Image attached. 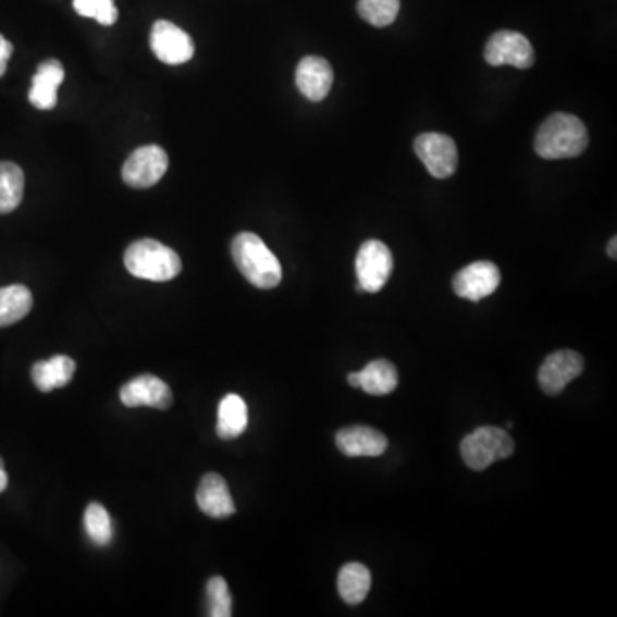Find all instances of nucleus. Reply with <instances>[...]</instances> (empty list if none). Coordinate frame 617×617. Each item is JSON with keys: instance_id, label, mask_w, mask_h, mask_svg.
<instances>
[{"instance_id": "nucleus-1", "label": "nucleus", "mask_w": 617, "mask_h": 617, "mask_svg": "<svg viewBox=\"0 0 617 617\" xmlns=\"http://www.w3.org/2000/svg\"><path fill=\"white\" fill-rule=\"evenodd\" d=\"M589 146V133L580 119L571 113H553L535 137L536 155L545 160H563L583 153Z\"/></svg>"}, {"instance_id": "nucleus-2", "label": "nucleus", "mask_w": 617, "mask_h": 617, "mask_svg": "<svg viewBox=\"0 0 617 617\" xmlns=\"http://www.w3.org/2000/svg\"><path fill=\"white\" fill-rule=\"evenodd\" d=\"M232 258L247 282L262 291L279 287L283 271L279 258L268 249L261 237L243 232L232 243Z\"/></svg>"}, {"instance_id": "nucleus-3", "label": "nucleus", "mask_w": 617, "mask_h": 617, "mask_svg": "<svg viewBox=\"0 0 617 617\" xmlns=\"http://www.w3.org/2000/svg\"><path fill=\"white\" fill-rule=\"evenodd\" d=\"M124 264L136 279L169 282L182 271L177 252L153 238H141L125 250Z\"/></svg>"}, {"instance_id": "nucleus-4", "label": "nucleus", "mask_w": 617, "mask_h": 617, "mask_svg": "<svg viewBox=\"0 0 617 617\" xmlns=\"http://www.w3.org/2000/svg\"><path fill=\"white\" fill-rule=\"evenodd\" d=\"M461 456L468 468L482 472L494 461L505 460L515 452L508 432L497 428H479L470 432L460 444Z\"/></svg>"}, {"instance_id": "nucleus-5", "label": "nucleus", "mask_w": 617, "mask_h": 617, "mask_svg": "<svg viewBox=\"0 0 617 617\" xmlns=\"http://www.w3.org/2000/svg\"><path fill=\"white\" fill-rule=\"evenodd\" d=\"M359 292L375 294L386 285L393 273V255L381 240H368L360 246L356 259Z\"/></svg>"}, {"instance_id": "nucleus-6", "label": "nucleus", "mask_w": 617, "mask_h": 617, "mask_svg": "<svg viewBox=\"0 0 617 617\" xmlns=\"http://www.w3.org/2000/svg\"><path fill=\"white\" fill-rule=\"evenodd\" d=\"M169 169V155L157 145L137 148L122 169V178L134 189H148L160 182Z\"/></svg>"}, {"instance_id": "nucleus-7", "label": "nucleus", "mask_w": 617, "mask_h": 617, "mask_svg": "<svg viewBox=\"0 0 617 617\" xmlns=\"http://www.w3.org/2000/svg\"><path fill=\"white\" fill-rule=\"evenodd\" d=\"M484 57L488 64L494 67L513 65L517 69H530L535 62V52L529 38L509 29L494 33L493 37L489 38Z\"/></svg>"}, {"instance_id": "nucleus-8", "label": "nucleus", "mask_w": 617, "mask_h": 617, "mask_svg": "<svg viewBox=\"0 0 617 617\" xmlns=\"http://www.w3.org/2000/svg\"><path fill=\"white\" fill-rule=\"evenodd\" d=\"M416 153L432 177H452L458 166V150L455 141L446 134H420L416 139Z\"/></svg>"}, {"instance_id": "nucleus-9", "label": "nucleus", "mask_w": 617, "mask_h": 617, "mask_svg": "<svg viewBox=\"0 0 617 617\" xmlns=\"http://www.w3.org/2000/svg\"><path fill=\"white\" fill-rule=\"evenodd\" d=\"M151 50L163 64H186L194 55V41L184 29L170 21L155 23L150 35Z\"/></svg>"}, {"instance_id": "nucleus-10", "label": "nucleus", "mask_w": 617, "mask_h": 617, "mask_svg": "<svg viewBox=\"0 0 617 617\" xmlns=\"http://www.w3.org/2000/svg\"><path fill=\"white\" fill-rule=\"evenodd\" d=\"M585 369V360L575 350H557L539 369L542 392L556 396Z\"/></svg>"}, {"instance_id": "nucleus-11", "label": "nucleus", "mask_w": 617, "mask_h": 617, "mask_svg": "<svg viewBox=\"0 0 617 617\" xmlns=\"http://www.w3.org/2000/svg\"><path fill=\"white\" fill-rule=\"evenodd\" d=\"M501 285L499 268L491 261H477L456 273L453 280L455 294L461 299L479 300L493 295Z\"/></svg>"}, {"instance_id": "nucleus-12", "label": "nucleus", "mask_w": 617, "mask_h": 617, "mask_svg": "<svg viewBox=\"0 0 617 617\" xmlns=\"http://www.w3.org/2000/svg\"><path fill=\"white\" fill-rule=\"evenodd\" d=\"M121 402L125 407H153L166 410L172 405V392L169 384L157 375H137L121 387Z\"/></svg>"}, {"instance_id": "nucleus-13", "label": "nucleus", "mask_w": 617, "mask_h": 617, "mask_svg": "<svg viewBox=\"0 0 617 617\" xmlns=\"http://www.w3.org/2000/svg\"><path fill=\"white\" fill-rule=\"evenodd\" d=\"M333 69L323 57H304L297 65L295 82L300 94L311 101H323L333 86Z\"/></svg>"}, {"instance_id": "nucleus-14", "label": "nucleus", "mask_w": 617, "mask_h": 617, "mask_svg": "<svg viewBox=\"0 0 617 617\" xmlns=\"http://www.w3.org/2000/svg\"><path fill=\"white\" fill-rule=\"evenodd\" d=\"M336 446L343 455L350 458H362V456L374 458L386 452L387 440L383 432L368 425H351L336 434Z\"/></svg>"}, {"instance_id": "nucleus-15", "label": "nucleus", "mask_w": 617, "mask_h": 617, "mask_svg": "<svg viewBox=\"0 0 617 617\" xmlns=\"http://www.w3.org/2000/svg\"><path fill=\"white\" fill-rule=\"evenodd\" d=\"M199 509L211 518H229L235 513L234 497L226 480L219 473H206L196 493Z\"/></svg>"}, {"instance_id": "nucleus-16", "label": "nucleus", "mask_w": 617, "mask_h": 617, "mask_svg": "<svg viewBox=\"0 0 617 617\" xmlns=\"http://www.w3.org/2000/svg\"><path fill=\"white\" fill-rule=\"evenodd\" d=\"M64 67L55 59L41 62L33 76L29 101L38 110H52L57 106V88L64 82Z\"/></svg>"}, {"instance_id": "nucleus-17", "label": "nucleus", "mask_w": 617, "mask_h": 617, "mask_svg": "<svg viewBox=\"0 0 617 617\" xmlns=\"http://www.w3.org/2000/svg\"><path fill=\"white\" fill-rule=\"evenodd\" d=\"M76 372V362L67 356H55L50 360H40L32 369L35 386L44 393L53 392L57 387H64L73 380Z\"/></svg>"}, {"instance_id": "nucleus-18", "label": "nucleus", "mask_w": 617, "mask_h": 617, "mask_svg": "<svg viewBox=\"0 0 617 617\" xmlns=\"http://www.w3.org/2000/svg\"><path fill=\"white\" fill-rule=\"evenodd\" d=\"M247 424H249V414L246 402L238 395H226L220 402L217 434L222 440H235L246 431Z\"/></svg>"}, {"instance_id": "nucleus-19", "label": "nucleus", "mask_w": 617, "mask_h": 617, "mask_svg": "<svg viewBox=\"0 0 617 617\" xmlns=\"http://www.w3.org/2000/svg\"><path fill=\"white\" fill-rule=\"evenodd\" d=\"M359 383L369 395H390L398 386V371L387 360H374L359 372Z\"/></svg>"}, {"instance_id": "nucleus-20", "label": "nucleus", "mask_w": 617, "mask_h": 617, "mask_svg": "<svg viewBox=\"0 0 617 617\" xmlns=\"http://www.w3.org/2000/svg\"><path fill=\"white\" fill-rule=\"evenodd\" d=\"M371 573L360 563H348L338 575V592L343 601L350 605L360 604L371 590Z\"/></svg>"}, {"instance_id": "nucleus-21", "label": "nucleus", "mask_w": 617, "mask_h": 617, "mask_svg": "<svg viewBox=\"0 0 617 617\" xmlns=\"http://www.w3.org/2000/svg\"><path fill=\"white\" fill-rule=\"evenodd\" d=\"M33 295L25 285L0 288V328L11 326L32 311Z\"/></svg>"}, {"instance_id": "nucleus-22", "label": "nucleus", "mask_w": 617, "mask_h": 617, "mask_svg": "<svg viewBox=\"0 0 617 617\" xmlns=\"http://www.w3.org/2000/svg\"><path fill=\"white\" fill-rule=\"evenodd\" d=\"M25 194V174L20 165L0 162V214L16 210Z\"/></svg>"}, {"instance_id": "nucleus-23", "label": "nucleus", "mask_w": 617, "mask_h": 617, "mask_svg": "<svg viewBox=\"0 0 617 617\" xmlns=\"http://www.w3.org/2000/svg\"><path fill=\"white\" fill-rule=\"evenodd\" d=\"M359 16L375 28L393 25L399 13V0H359Z\"/></svg>"}, {"instance_id": "nucleus-24", "label": "nucleus", "mask_w": 617, "mask_h": 617, "mask_svg": "<svg viewBox=\"0 0 617 617\" xmlns=\"http://www.w3.org/2000/svg\"><path fill=\"white\" fill-rule=\"evenodd\" d=\"M85 529L95 545H109L113 539L112 520L100 503H91L85 511Z\"/></svg>"}, {"instance_id": "nucleus-25", "label": "nucleus", "mask_w": 617, "mask_h": 617, "mask_svg": "<svg viewBox=\"0 0 617 617\" xmlns=\"http://www.w3.org/2000/svg\"><path fill=\"white\" fill-rule=\"evenodd\" d=\"M73 5L79 16L94 17L100 25L118 23L119 11L113 0H74Z\"/></svg>"}, {"instance_id": "nucleus-26", "label": "nucleus", "mask_w": 617, "mask_h": 617, "mask_svg": "<svg viewBox=\"0 0 617 617\" xmlns=\"http://www.w3.org/2000/svg\"><path fill=\"white\" fill-rule=\"evenodd\" d=\"M208 593V605H210L211 617L232 616V595L226 581L222 577H213L206 585Z\"/></svg>"}, {"instance_id": "nucleus-27", "label": "nucleus", "mask_w": 617, "mask_h": 617, "mask_svg": "<svg viewBox=\"0 0 617 617\" xmlns=\"http://www.w3.org/2000/svg\"><path fill=\"white\" fill-rule=\"evenodd\" d=\"M13 52V44L5 40L4 35H0V77L4 76L5 71H8V62Z\"/></svg>"}, {"instance_id": "nucleus-28", "label": "nucleus", "mask_w": 617, "mask_h": 617, "mask_svg": "<svg viewBox=\"0 0 617 617\" xmlns=\"http://www.w3.org/2000/svg\"><path fill=\"white\" fill-rule=\"evenodd\" d=\"M8 488V473L4 470V461L0 458V493H4Z\"/></svg>"}, {"instance_id": "nucleus-29", "label": "nucleus", "mask_w": 617, "mask_h": 617, "mask_svg": "<svg viewBox=\"0 0 617 617\" xmlns=\"http://www.w3.org/2000/svg\"><path fill=\"white\" fill-rule=\"evenodd\" d=\"M616 244H617V238L616 237L610 238L609 246H607V255H609V258L613 259L617 258Z\"/></svg>"}, {"instance_id": "nucleus-30", "label": "nucleus", "mask_w": 617, "mask_h": 617, "mask_svg": "<svg viewBox=\"0 0 617 617\" xmlns=\"http://www.w3.org/2000/svg\"><path fill=\"white\" fill-rule=\"evenodd\" d=\"M347 381L350 386L359 387V372H351V374H348Z\"/></svg>"}]
</instances>
